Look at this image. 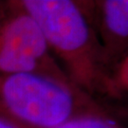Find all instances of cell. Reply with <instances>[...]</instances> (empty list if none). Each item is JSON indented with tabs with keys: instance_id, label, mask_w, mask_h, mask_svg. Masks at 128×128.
<instances>
[{
	"instance_id": "obj_1",
	"label": "cell",
	"mask_w": 128,
	"mask_h": 128,
	"mask_svg": "<svg viewBox=\"0 0 128 128\" xmlns=\"http://www.w3.org/2000/svg\"><path fill=\"white\" fill-rule=\"evenodd\" d=\"M18 5L36 21L51 52L64 64L75 86L92 98L118 99L127 88V64L116 69L78 1L22 0Z\"/></svg>"
},
{
	"instance_id": "obj_2",
	"label": "cell",
	"mask_w": 128,
	"mask_h": 128,
	"mask_svg": "<svg viewBox=\"0 0 128 128\" xmlns=\"http://www.w3.org/2000/svg\"><path fill=\"white\" fill-rule=\"evenodd\" d=\"M92 115L111 116L72 82L37 73L0 75V118L20 127L54 128Z\"/></svg>"
},
{
	"instance_id": "obj_3",
	"label": "cell",
	"mask_w": 128,
	"mask_h": 128,
	"mask_svg": "<svg viewBox=\"0 0 128 128\" xmlns=\"http://www.w3.org/2000/svg\"><path fill=\"white\" fill-rule=\"evenodd\" d=\"M8 7L10 14L0 27V75L37 73L71 82L51 55L36 21L17 1Z\"/></svg>"
},
{
	"instance_id": "obj_4",
	"label": "cell",
	"mask_w": 128,
	"mask_h": 128,
	"mask_svg": "<svg viewBox=\"0 0 128 128\" xmlns=\"http://www.w3.org/2000/svg\"><path fill=\"white\" fill-rule=\"evenodd\" d=\"M110 64L116 69L127 63L128 1H78Z\"/></svg>"
},
{
	"instance_id": "obj_5",
	"label": "cell",
	"mask_w": 128,
	"mask_h": 128,
	"mask_svg": "<svg viewBox=\"0 0 128 128\" xmlns=\"http://www.w3.org/2000/svg\"><path fill=\"white\" fill-rule=\"evenodd\" d=\"M54 128H124L111 116L92 115L70 120Z\"/></svg>"
},
{
	"instance_id": "obj_6",
	"label": "cell",
	"mask_w": 128,
	"mask_h": 128,
	"mask_svg": "<svg viewBox=\"0 0 128 128\" xmlns=\"http://www.w3.org/2000/svg\"><path fill=\"white\" fill-rule=\"evenodd\" d=\"M0 128H23V127H20L18 125H16V124H14L12 122H9V120H7L0 118Z\"/></svg>"
},
{
	"instance_id": "obj_7",
	"label": "cell",
	"mask_w": 128,
	"mask_h": 128,
	"mask_svg": "<svg viewBox=\"0 0 128 128\" xmlns=\"http://www.w3.org/2000/svg\"><path fill=\"white\" fill-rule=\"evenodd\" d=\"M3 15H2V12L0 10V27H1V24H2V21H3Z\"/></svg>"
}]
</instances>
